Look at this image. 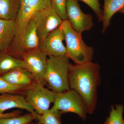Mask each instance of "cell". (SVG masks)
Returning a JSON list of instances; mask_svg holds the SVG:
<instances>
[{
    "label": "cell",
    "mask_w": 124,
    "mask_h": 124,
    "mask_svg": "<svg viewBox=\"0 0 124 124\" xmlns=\"http://www.w3.org/2000/svg\"><path fill=\"white\" fill-rule=\"evenodd\" d=\"M100 71L99 64L92 62L71 64L69 68L70 89L76 91L82 98L88 114H93L97 107L98 87L101 83Z\"/></svg>",
    "instance_id": "6da1fadb"
},
{
    "label": "cell",
    "mask_w": 124,
    "mask_h": 124,
    "mask_svg": "<svg viewBox=\"0 0 124 124\" xmlns=\"http://www.w3.org/2000/svg\"><path fill=\"white\" fill-rule=\"evenodd\" d=\"M60 26L64 32L66 42V56L76 64L92 62L94 49L86 45L82 39L81 34L73 29L68 20H63Z\"/></svg>",
    "instance_id": "7a4b0ae2"
},
{
    "label": "cell",
    "mask_w": 124,
    "mask_h": 124,
    "mask_svg": "<svg viewBox=\"0 0 124 124\" xmlns=\"http://www.w3.org/2000/svg\"><path fill=\"white\" fill-rule=\"evenodd\" d=\"M70 64L65 55L48 57L44 79L50 89L55 93L70 89L68 77Z\"/></svg>",
    "instance_id": "3957f363"
},
{
    "label": "cell",
    "mask_w": 124,
    "mask_h": 124,
    "mask_svg": "<svg viewBox=\"0 0 124 124\" xmlns=\"http://www.w3.org/2000/svg\"><path fill=\"white\" fill-rule=\"evenodd\" d=\"M52 108L62 113L71 112L78 115L83 121L86 119L88 112L85 103L79 94L73 89L55 93Z\"/></svg>",
    "instance_id": "277c9868"
},
{
    "label": "cell",
    "mask_w": 124,
    "mask_h": 124,
    "mask_svg": "<svg viewBox=\"0 0 124 124\" xmlns=\"http://www.w3.org/2000/svg\"><path fill=\"white\" fill-rule=\"evenodd\" d=\"M55 94V92L46 88L44 85L36 81L28 87L24 96L36 113L41 115L49 109Z\"/></svg>",
    "instance_id": "5b68a950"
},
{
    "label": "cell",
    "mask_w": 124,
    "mask_h": 124,
    "mask_svg": "<svg viewBox=\"0 0 124 124\" xmlns=\"http://www.w3.org/2000/svg\"><path fill=\"white\" fill-rule=\"evenodd\" d=\"M47 59V55L38 48L27 51L22 57L23 67L31 74L37 82L44 85Z\"/></svg>",
    "instance_id": "8992f818"
},
{
    "label": "cell",
    "mask_w": 124,
    "mask_h": 124,
    "mask_svg": "<svg viewBox=\"0 0 124 124\" xmlns=\"http://www.w3.org/2000/svg\"><path fill=\"white\" fill-rule=\"evenodd\" d=\"M66 10L68 20L76 31L82 34L93 26L92 15L82 12L77 0H67Z\"/></svg>",
    "instance_id": "52a82bcc"
},
{
    "label": "cell",
    "mask_w": 124,
    "mask_h": 124,
    "mask_svg": "<svg viewBox=\"0 0 124 124\" xmlns=\"http://www.w3.org/2000/svg\"><path fill=\"white\" fill-rule=\"evenodd\" d=\"M33 17L39 41L60 27L63 21L51 7L37 13Z\"/></svg>",
    "instance_id": "ba28073f"
},
{
    "label": "cell",
    "mask_w": 124,
    "mask_h": 124,
    "mask_svg": "<svg viewBox=\"0 0 124 124\" xmlns=\"http://www.w3.org/2000/svg\"><path fill=\"white\" fill-rule=\"evenodd\" d=\"M64 40V32L61 27H59L44 39L40 41L38 49L48 57L66 55Z\"/></svg>",
    "instance_id": "9c48e42d"
},
{
    "label": "cell",
    "mask_w": 124,
    "mask_h": 124,
    "mask_svg": "<svg viewBox=\"0 0 124 124\" xmlns=\"http://www.w3.org/2000/svg\"><path fill=\"white\" fill-rule=\"evenodd\" d=\"M39 44L35 19L33 16L25 27L14 54H20L22 57L27 51L38 48Z\"/></svg>",
    "instance_id": "30bf717a"
},
{
    "label": "cell",
    "mask_w": 124,
    "mask_h": 124,
    "mask_svg": "<svg viewBox=\"0 0 124 124\" xmlns=\"http://www.w3.org/2000/svg\"><path fill=\"white\" fill-rule=\"evenodd\" d=\"M50 7V0H20L17 20L26 24L37 13Z\"/></svg>",
    "instance_id": "8fae6325"
},
{
    "label": "cell",
    "mask_w": 124,
    "mask_h": 124,
    "mask_svg": "<svg viewBox=\"0 0 124 124\" xmlns=\"http://www.w3.org/2000/svg\"><path fill=\"white\" fill-rule=\"evenodd\" d=\"M13 108H19L28 111L36 116L38 114L28 102L24 95L18 94H0V113Z\"/></svg>",
    "instance_id": "7c38bea8"
},
{
    "label": "cell",
    "mask_w": 124,
    "mask_h": 124,
    "mask_svg": "<svg viewBox=\"0 0 124 124\" xmlns=\"http://www.w3.org/2000/svg\"><path fill=\"white\" fill-rule=\"evenodd\" d=\"M17 30L16 20L0 19V53L8 50L15 38Z\"/></svg>",
    "instance_id": "4fadbf2b"
},
{
    "label": "cell",
    "mask_w": 124,
    "mask_h": 124,
    "mask_svg": "<svg viewBox=\"0 0 124 124\" xmlns=\"http://www.w3.org/2000/svg\"><path fill=\"white\" fill-rule=\"evenodd\" d=\"M11 84L28 87L36 81L31 74L23 67L13 69L0 75Z\"/></svg>",
    "instance_id": "5bb4252c"
},
{
    "label": "cell",
    "mask_w": 124,
    "mask_h": 124,
    "mask_svg": "<svg viewBox=\"0 0 124 124\" xmlns=\"http://www.w3.org/2000/svg\"><path fill=\"white\" fill-rule=\"evenodd\" d=\"M104 1L102 20L103 33L110 26L113 16L124 7V0H104Z\"/></svg>",
    "instance_id": "9a60e30c"
},
{
    "label": "cell",
    "mask_w": 124,
    "mask_h": 124,
    "mask_svg": "<svg viewBox=\"0 0 124 124\" xmlns=\"http://www.w3.org/2000/svg\"><path fill=\"white\" fill-rule=\"evenodd\" d=\"M20 3V0H0V19L16 20Z\"/></svg>",
    "instance_id": "2e32d148"
},
{
    "label": "cell",
    "mask_w": 124,
    "mask_h": 124,
    "mask_svg": "<svg viewBox=\"0 0 124 124\" xmlns=\"http://www.w3.org/2000/svg\"><path fill=\"white\" fill-rule=\"evenodd\" d=\"M21 67H23V62L22 59L16 58L6 52L0 53V75Z\"/></svg>",
    "instance_id": "e0dca14e"
},
{
    "label": "cell",
    "mask_w": 124,
    "mask_h": 124,
    "mask_svg": "<svg viewBox=\"0 0 124 124\" xmlns=\"http://www.w3.org/2000/svg\"><path fill=\"white\" fill-rule=\"evenodd\" d=\"M60 111L53 108L41 115H38L37 120L42 124H62Z\"/></svg>",
    "instance_id": "ac0fdd59"
},
{
    "label": "cell",
    "mask_w": 124,
    "mask_h": 124,
    "mask_svg": "<svg viewBox=\"0 0 124 124\" xmlns=\"http://www.w3.org/2000/svg\"><path fill=\"white\" fill-rule=\"evenodd\" d=\"M124 106L122 104L111 106L108 116L102 124H124L123 114Z\"/></svg>",
    "instance_id": "d6986e66"
},
{
    "label": "cell",
    "mask_w": 124,
    "mask_h": 124,
    "mask_svg": "<svg viewBox=\"0 0 124 124\" xmlns=\"http://www.w3.org/2000/svg\"><path fill=\"white\" fill-rule=\"evenodd\" d=\"M37 119L36 116L29 112L14 117L0 118V124H28Z\"/></svg>",
    "instance_id": "ffe728a7"
},
{
    "label": "cell",
    "mask_w": 124,
    "mask_h": 124,
    "mask_svg": "<svg viewBox=\"0 0 124 124\" xmlns=\"http://www.w3.org/2000/svg\"><path fill=\"white\" fill-rule=\"evenodd\" d=\"M28 87L11 84L0 76V94H18L24 95Z\"/></svg>",
    "instance_id": "44dd1931"
},
{
    "label": "cell",
    "mask_w": 124,
    "mask_h": 124,
    "mask_svg": "<svg viewBox=\"0 0 124 124\" xmlns=\"http://www.w3.org/2000/svg\"><path fill=\"white\" fill-rule=\"evenodd\" d=\"M51 8L63 20H68L67 0H50Z\"/></svg>",
    "instance_id": "7402d4cb"
},
{
    "label": "cell",
    "mask_w": 124,
    "mask_h": 124,
    "mask_svg": "<svg viewBox=\"0 0 124 124\" xmlns=\"http://www.w3.org/2000/svg\"><path fill=\"white\" fill-rule=\"evenodd\" d=\"M82 1L90 7L97 17L98 22H102V10L101 8L100 0H79Z\"/></svg>",
    "instance_id": "603a6c76"
},
{
    "label": "cell",
    "mask_w": 124,
    "mask_h": 124,
    "mask_svg": "<svg viewBox=\"0 0 124 124\" xmlns=\"http://www.w3.org/2000/svg\"><path fill=\"white\" fill-rule=\"evenodd\" d=\"M22 113V112L20 110L15 111L8 113H0V118L17 116L20 115Z\"/></svg>",
    "instance_id": "cb8c5ba5"
},
{
    "label": "cell",
    "mask_w": 124,
    "mask_h": 124,
    "mask_svg": "<svg viewBox=\"0 0 124 124\" xmlns=\"http://www.w3.org/2000/svg\"><path fill=\"white\" fill-rule=\"evenodd\" d=\"M119 12L121 13L124 14V8H122L119 11Z\"/></svg>",
    "instance_id": "d4e9b609"
},
{
    "label": "cell",
    "mask_w": 124,
    "mask_h": 124,
    "mask_svg": "<svg viewBox=\"0 0 124 124\" xmlns=\"http://www.w3.org/2000/svg\"><path fill=\"white\" fill-rule=\"evenodd\" d=\"M41 124V123H40V122H38V124Z\"/></svg>",
    "instance_id": "484cf974"
},
{
    "label": "cell",
    "mask_w": 124,
    "mask_h": 124,
    "mask_svg": "<svg viewBox=\"0 0 124 124\" xmlns=\"http://www.w3.org/2000/svg\"><path fill=\"white\" fill-rule=\"evenodd\" d=\"M33 124V123H31H31H29V124Z\"/></svg>",
    "instance_id": "4316f807"
}]
</instances>
